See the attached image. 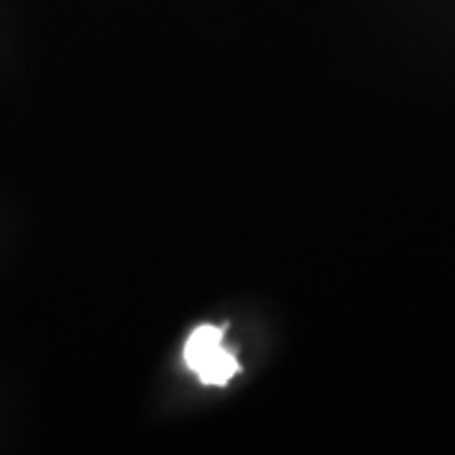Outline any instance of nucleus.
Masks as SVG:
<instances>
[{
  "instance_id": "1",
  "label": "nucleus",
  "mask_w": 455,
  "mask_h": 455,
  "mask_svg": "<svg viewBox=\"0 0 455 455\" xmlns=\"http://www.w3.org/2000/svg\"><path fill=\"white\" fill-rule=\"evenodd\" d=\"M223 331L220 326L200 324L185 341L182 357L188 370L208 387H226L228 382L241 372V364L233 352L223 347Z\"/></svg>"
}]
</instances>
